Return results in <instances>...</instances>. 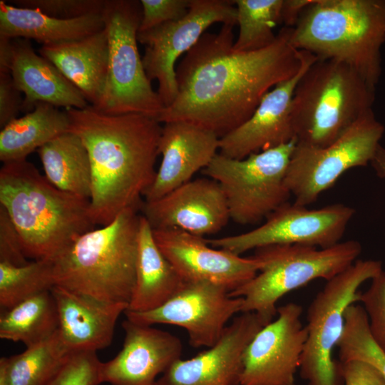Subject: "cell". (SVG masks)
<instances>
[{"label": "cell", "instance_id": "obj_38", "mask_svg": "<svg viewBox=\"0 0 385 385\" xmlns=\"http://www.w3.org/2000/svg\"><path fill=\"white\" fill-rule=\"evenodd\" d=\"M20 235L6 210L0 206V262L24 265L27 260Z\"/></svg>", "mask_w": 385, "mask_h": 385}, {"label": "cell", "instance_id": "obj_17", "mask_svg": "<svg viewBox=\"0 0 385 385\" xmlns=\"http://www.w3.org/2000/svg\"><path fill=\"white\" fill-rule=\"evenodd\" d=\"M299 51L302 63L297 73L267 92L247 120L220 138V154L243 159L295 140L291 118L294 89L307 69L318 60L312 53Z\"/></svg>", "mask_w": 385, "mask_h": 385}, {"label": "cell", "instance_id": "obj_19", "mask_svg": "<svg viewBox=\"0 0 385 385\" xmlns=\"http://www.w3.org/2000/svg\"><path fill=\"white\" fill-rule=\"evenodd\" d=\"M263 327L255 313L242 312L215 345L192 358L175 361L156 385H240L245 350Z\"/></svg>", "mask_w": 385, "mask_h": 385}, {"label": "cell", "instance_id": "obj_37", "mask_svg": "<svg viewBox=\"0 0 385 385\" xmlns=\"http://www.w3.org/2000/svg\"><path fill=\"white\" fill-rule=\"evenodd\" d=\"M142 18L138 31L176 21L188 11L190 0H140Z\"/></svg>", "mask_w": 385, "mask_h": 385}, {"label": "cell", "instance_id": "obj_21", "mask_svg": "<svg viewBox=\"0 0 385 385\" xmlns=\"http://www.w3.org/2000/svg\"><path fill=\"white\" fill-rule=\"evenodd\" d=\"M0 71L9 72L24 95L21 111H31L38 103L83 109L88 102L49 61L36 54L29 40L0 36Z\"/></svg>", "mask_w": 385, "mask_h": 385}, {"label": "cell", "instance_id": "obj_10", "mask_svg": "<svg viewBox=\"0 0 385 385\" xmlns=\"http://www.w3.org/2000/svg\"><path fill=\"white\" fill-rule=\"evenodd\" d=\"M296 144L294 140L243 159L218 153L203 170L219 183L235 222L257 224L288 202L285 176Z\"/></svg>", "mask_w": 385, "mask_h": 385}, {"label": "cell", "instance_id": "obj_11", "mask_svg": "<svg viewBox=\"0 0 385 385\" xmlns=\"http://www.w3.org/2000/svg\"><path fill=\"white\" fill-rule=\"evenodd\" d=\"M384 130L371 110L327 146L296 144L285 176L294 203L307 206L314 202L346 171L371 163Z\"/></svg>", "mask_w": 385, "mask_h": 385}, {"label": "cell", "instance_id": "obj_33", "mask_svg": "<svg viewBox=\"0 0 385 385\" xmlns=\"http://www.w3.org/2000/svg\"><path fill=\"white\" fill-rule=\"evenodd\" d=\"M337 348L339 361L368 362L385 379V354L371 336L367 315L361 304H351L346 309L344 329Z\"/></svg>", "mask_w": 385, "mask_h": 385}, {"label": "cell", "instance_id": "obj_28", "mask_svg": "<svg viewBox=\"0 0 385 385\" xmlns=\"http://www.w3.org/2000/svg\"><path fill=\"white\" fill-rule=\"evenodd\" d=\"M46 178L58 189L88 200L92 193L89 155L81 139L68 131L37 150Z\"/></svg>", "mask_w": 385, "mask_h": 385}, {"label": "cell", "instance_id": "obj_3", "mask_svg": "<svg viewBox=\"0 0 385 385\" xmlns=\"http://www.w3.org/2000/svg\"><path fill=\"white\" fill-rule=\"evenodd\" d=\"M0 206L17 230L27 258L54 261L94 229L90 200L53 186L27 160L3 163Z\"/></svg>", "mask_w": 385, "mask_h": 385}, {"label": "cell", "instance_id": "obj_12", "mask_svg": "<svg viewBox=\"0 0 385 385\" xmlns=\"http://www.w3.org/2000/svg\"><path fill=\"white\" fill-rule=\"evenodd\" d=\"M216 23L236 24L237 9L231 0H190L188 13L181 19L138 32V41L145 46L142 58L147 76L158 83V93L165 106L178 95L175 63Z\"/></svg>", "mask_w": 385, "mask_h": 385}, {"label": "cell", "instance_id": "obj_4", "mask_svg": "<svg viewBox=\"0 0 385 385\" xmlns=\"http://www.w3.org/2000/svg\"><path fill=\"white\" fill-rule=\"evenodd\" d=\"M384 42L385 0H314L290 34L296 49L344 63L375 88Z\"/></svg>", "mask_w": 385, "mask_h": 385}, {"label": "cell", "instance_id": "obj_8", "mask_svg": "<svg viewBox=\"0 0 385 385\" xmlns=\"http://www.w3.org/2000/svg\"><path fill=\"white\" fill-rule=\"evenodd\" d=\"M108 42V73L98 105L108 115L158 118L165 106L145 73L138 47L142 6L136 0H106L102 11Z\"/></svg>", "mask_w": 385, "mask_h": 385}, {"label": "cell", "instance_id": "obj_32", "mask_svg": "<svg viewBox=\"0 0 385 385\" xmlns=\"http://www.w3.org/2000/svg\"><path fill=\"white\" fill-rule=\"evenodd\" d=\"M55 286L53 262L39 260L24 265L0 262V307L9 309Z\"/></svg>", "mask_w": 385, "mask_h": 385}, {"label": "cell", "instance_id": "obj_1", "mask_svg": "<svg viewBox=\"0 0 385 385\" xmlns=\"http://www.w3.org/2000/svg\"><path fill=\"white\" fill-rule=\"evenodd\" d=\"M236 24L205 32L175 68L178 95L158 121H183L220 138L247 120L263 96L295 76L300 51L290 43V27H282L269 46L254 51L233 48Z\"/></svg>", "mask_w": 385, "mask_h": 385}, {"label": "cell", "instance_id": "obj_25", "mask_svg": "<svg viewBox=\"0 0 385 385\" xmlns=\"http://www.w3.org/2000/svg\"><path fill=\"white\" fill-rule=\"evenodd\" d=\"M102 13L74 19H58L38 9L0 1V36L34 39L43 45L77 41L104 29Z\"/></svg>", "mask_w": 385, "mask_h": 385}, {"label": "cell", "instance_id": "obj_40", "mask_svg": "<svg viewBox=\"0 0 385 385\" xmlns=\"http://www.w3.org/2000/svg\"><path fill=\"white\" fill-rule=\"evenodd\" d=\"M9 72L0 71V126L2 128L16 118L21 111L23 100Z\"/></svg>", "mask_w": 385, "mask_h": 385}, {"label": "cell", "instance_id": "obj_13", "mask_svg": "<svg viewBox=\"0 0 385 385\" xmlns=\"http://www.w3.org/2000/svg\"><path fill=\"white\" fill-rule=\"evenodd\" d=\"M354 213L353 207L342 203L309 209L287 202L252 230L206 240L212 247L238 255L273 245L297 244L327 248L341 242Z\"/></svg>", "mask_w": 385, "mask_h": 385}, {"label": "cell", "instance_id": "obj_7", "mask_svg": "<svg viewBox=\"0 0 385 385\" xmlns=\"http://www.w3.org/2000/svg\"><path fill=\"white\" fill-rule=\"evenodd\" d=\"M361 250L354 240L327 248L297 244L257 248L252 257L261 264L258 273L230 295L242 297L241 313H255L265 326L277 315L282 297L313 280L331 279L354 263Z\"/></svg>", "mask_w": 385, "mask_h": 385}, {"label": "cell", "instance_id": "obj_39", "mask_svg": "<svg viewBox=\"0 0 385 385\" xmlns=\"http://www.w3.org/2000/svg\"><path fill=\"white\" fill-rule=\"evenodd\" d=\"M338 366L344 385H385L384 376L368 362L338 361Z\"/></svg>", "mask_w": 385, "mask_h": 385}, {"label": "cell", "instance_id": "obj_2", "mask_svg": "<svg viewBox=\"0 0 385 385\" xmlns=\"http://www.w3.org/2000/svg\"><path fill=\"white\" fill-rule=\"evenodd\" d=\"M65 111L69 131L81 139L89 155L94 224L104 226L126 209H140L156 174L160 123L140 114L108 115L91 106Z\"/></svg>", "mask_w": 385, "mask_h": 385}, {"label": "cell", "instance_id": "obj_27", "mask_svg": "<svg viewBox=\"0 0 385 385\" xmlns=\"http://www.w3.org/2000/svg\"><path fill=\"white\" fill-rule=\"evenodd\" d=\"M66 111L46 103L4 126L0 132V160L3 163L26 160L27 156L58 135L68 132Z\"/></svg>", "mask_w": 385, "mask_h": 385}, {"label": "cell", "instance_id": "obj_20", "mask_svg": "<svg viewBox=\"0 0 385 385\" xmlns=\"http://www.w3.org/2000/svg\"><path fill=\"white\" fill-rule=\"evenodd\" d=\"M122 327L123 347L114 358L102 362L101 383L156 385L158 378L181 358V340L168 332L127 319Z\"/></svg>", "mask_w": 385, "mask_h": 385}, {"label": "cell", "instance_id": "obj_14", "mask_svg": "<svg viewBox=\"0 0 385 385\" xmlns=\"http://www.w3.org/2000/svg\"><path fill=\"white\" fill-rule=\"evenodd\" d=\"M243 299L207 281H184L163 305L143 312L125 311L126 319L143 325L166 324L184 328L193 348L215 345L228 321L241 312Z\"/></svg>", "mask_w": 385, "mask_h": 385}, {"label": "cell", "instance_id": "obj_15", "mask_svg": "<svg viewBox=\"0 0 385 385\" xmlns=\"http://www.w3.org/2000/svg\"><path fill=\"white\" fill-rule=\"evenodd\" d=\"M302 307L289 302L264 326L245 350L240 385H296L307 337L301 321Z\"/></svg>", "mask_w": 385, "mask_h": 385}, {"label": "cell", "instance_id": "obj_42", "mask_svg": "<svg viewBox=\"0 0 385 385\" xmlns=\"http://www.w3.org/2000/svg\"><path fill=\"white\" fill-rule=\"evenodd\" d=\"M370 164L379 177L385 178V148L381 145L379 146Z\"/></svg>", "mask_w": 385, "mask_h": 385}, {"label": "cell", "instance_id": "obj_6", "mask_svg": "<svg viewBox=\"0 0 385 385\" xmlns=\"http://www.w3.org/2000/svg\"><path fill=\"white\" fill-rule=\"evenodd\" d=\"M376 88L347 64L317 60L294 92L291 118L297 144L327 146L372 110Z\"/></svg>", "mask_w": 385, "mask_h": 385}, {"label": "cell", "instance_id": "obj_36", "mask_svg": "<svg viewBox=\"0 0 385 385\" xmlns=\"http://www.w3.org/2000/svg\"><path fill=\"white\" fill-rule=\"evenodd\" d=\"M106 1L17 0L14 2L19 7L35 9L55 18L68 19L102 13Z\"/></svg>", "mask_w": 385, "mask_h": 385}, {"label": "cell", "instance_id": "obj_22", "mask_svg": "<svg viewBox=\"0 0 385 385\" xmlns=\"http://www.w3.org/2000/svg\"><path fill=\"white\" fill-rule=\"evenodd\" d=\"M220 138L214 133L183 121L165 123L162 127L158 153L161 162L145 201L160 198L192 180L205 169L219 151Z\"/></svg>", "mask_w": 385, "mask_h": 385}, {"label": "cell", "instance_id": "obj_30", "mask_svg": "<svg viewBox=\"0 0 385 385\" xmlns=\"http://www.w3.org/2000/svg\"><path fill=\"white\" fill-rule=\"evenodd\" d=\"M71 352L58 330L20 354L0 359V385H46Z\"/></svg>", "mask_w": 385, "mask_h": 385}, {"label": "cell", "instance_id": "obj_24", "mask_svg": "<svg viewBox=\"0 0 385 385\" xmlns=\"http://www.w3.org/2000/svg\"><path fill=\"white\" fill-rule=\"evenodd\" d=\"M38 52L82 93L91 106L98 105L108 73V42L105 28L80 40L43 45Z\"/></svg>", "mask_w": 385, "mask_h": 385}, {"label": "cell", "instance_id": "obj_29", "mask_svg": "<svg viewBox=\"0 0 385 385\" xmlns=\"http://www.w3.org/2000/svg\"><path fill=\"white\" fill-rule=\"evenodd\" d=\"M58 328V313L51 290L3 310L0 316V338L22 342L26 348L49 339Z\"/></svg>", "mask_w": 385, "mask_h": 385}, {"label": "cell", "instance_id": "obj_9", "mask_svg": "<svg viewBox=\"0 0 385 385\" xmlns=\"http://www.w3.org/2000/svg\"><path fill=\"white\" fill-rule=\"evenodd\" d=\"M382 270L379 260H357L327 281L309 304L306 317L307 337L299 369L308 385H344L333 351L344 332L345 311L359 302L361 285Z\"/></svg>", "mask_w": 385, "mask_h": 385}, {"label": "cell", "instance_id": "obj_31", "mask_svg": "<svg viewBox=\"0 0 385 385\" xmlns=\"http://www.w3.org/2000/svg\"><path fill=\"white\" fill-rule=\"evenodd\" d=\"M232 1L239 26V35L233 48L254 51L270 46L277 37L273 30L280 23L283 0Z\"/></svg>", "mask_w": 385, "mask_h": 385}, {"label": "cell", "instance_id": "obj_26", "mask_svg": "<svg viewBox=\"0 0 385 385\" xmlns=\"http://www.w3.org/2000/svg\"><path fill=\"white\" fill-rule=\"evenodd\" d=\"M183 282L158 247L148 221L140 215L135 282L126 311L143 312L159 307L178 290Z\"/></svg>", "mask_w": 385, "mask_h": 385}, {"label": "cell", "instance_id": "obj_34", "mask_svg": "<svg viewBox=\"0 0 385 385\" xmlns=\"http://www.w3.org/2000/svg\"><path fill=\"white\" fill-rule=\"evenodd\" d=\"M101 364L96 351L71 352L46 385H99Z\"/></svg>", "mask_w": 385, "mask_h": 385}, {"label": "cell", "instance_id": "obj_5", "mask_svg": "<svg viewBox=\"0 0 385 385\" xmlns=\"http://www.w3.org/2000/svg\"><path fill=\"white\" fill-rule=\"evenodd\" d=\"M138 208L76 239L54 261L55 285L108 302L129 304L135 282Z\"/></svg>", "mask_w": 385, "mask_h": 385}, {"label": "cell", "instance_id": "obj_35", "mask_svg": "<svg viewBox=\"0 0 385 385\" xmlns=\"http://www.w3.org/2000/svg\"><path fill=\"white\" fill-rule=\"evenodd\" d=\"M359 302L366 313L371 336L385 354V271L371 279L364 292H361Z\"/></svg>", "mask_w": 385, "mask_h": 385}, {"label": "cell", "instance_id": "obj_18", "mask_svg": "<svg viewBox=\"0 0 385 385\" xmlns=\"http://www.w3.org/2000/svg\"><path fill=\"white\" fill-rule=\"evenodd\" d=\"M140 209L153 230L179 229L203 237L218 232L230 219L223 191L210 178L191 180L142 202Z\"/></svg>", "mask_w": 385, "mask_h": 385}, {"label": "cell", "instance_id": "obj_41", "mask_svg": "<svg viewBox=\"0 0 385 385\" xmlns=\"http://www.w3.org/2000/svg\"><path fill=\"white\" fill-rule=\"evenodd\" d=\"M314 0H283L280 23L285 27L293 28L303 11Z\"/></svg>", "mask_w": 385, "mask_h": 385}, {"label": "cell", "instance_id": "obj_16", "mask_svg": "<svg viewBox=\"0 0 385 385\" xmlns=\"http://www.w3.org/2000/svg\"><path fill=\"white\" fill-rule=\"evenodd\" d=\"M153 235L183 281H207L231 292L254 278L261 266L252 256L212 247L203 237L182 230H153Z\"/></svg>", "mask_w": 385, "mask_h": 385}, {"label": "cell", "instance_id": "obj_23", "mask_svg": "<svg viewBox=\"0 0 385 385\" xmlns=\"http://www.w3.org/2000/svg\"><path fill=\"white\" fill-rule=\"evenodd\" d=\"M61 338L71 352L97 351L111 345L126 303L108 302L55 285L51 289Z\"/></svg>", "mask_w": 385, "mask_h": 385}]
</instances>
